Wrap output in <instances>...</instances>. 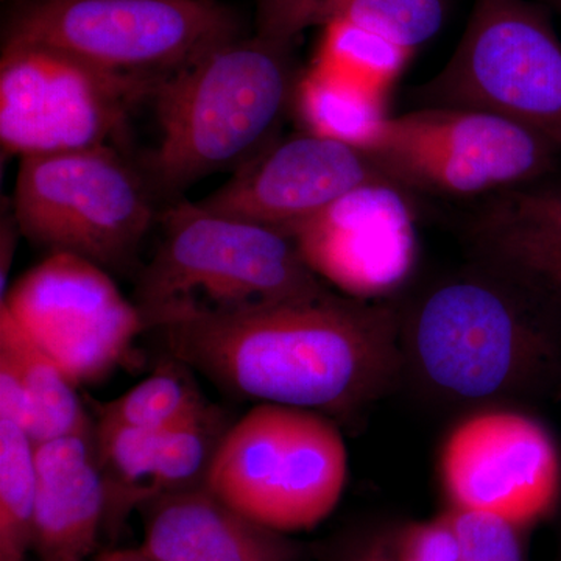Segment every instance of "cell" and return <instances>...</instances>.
I'll return each instance as SVG.
<instances>
[{
  "mask_svg": "<svg viewBox=\"0 0 561 561\" xmlns=\"http://www.w3.org/2000/svg\"><path fill=\"white\" fill-rule=\"evenodd\" d=\"M169 354L234 394L354 419L404 373L401 312L328 290L160 330Z\"/></svg>",
  "mask_w": 561,
  "mask_h": 561,
  "instance_id": "1",
  "label": "cell"
},
{
  "mask_svg": "<svg viewBox=\"0 0 561 561\" xmlns=\"http://www.w3.org/2000/svg\"><path fill=\"white\" fill-rule=\"evenodd\" d=\"M404 371L457 404L561 400V317L479 264L401 312Z\"/></svg>",
  "mask_w": 561,
  "mask_h": 561,
  "instance_id": "2",
  "label": "cell"
},
{
  "mask_svg": "<svg viewBox=\"0 0 561 561\" xmlns=\"http://www.w3.org/2000/svg\"><path fill=\"white\" fill-rule=\"evenodd\" d=\"M140 273L136 301L147 330L309 300L330 290L286 232L173 202Z\"/></svg>",
  "mask_w": 561,
  "mask_h": 561,
  "instance_id": "3",
  "label": "cell"
},
{
  "mask_svg": "<svg viewBox=\"0 0 561 561\" xmlns=\"http://www.w3.org/2000/svg\"><path fill=\"white\" fill-rule=\"evenodd\" d=\"M291 49L257 33L239 36L162 81L151 99L160 142L146 169L158 194L239 169L267 147L294 92Z\"/></svg>",
  "mask_w": 561,
  "mask_h": 561,
  "instance_id": "4",
  "label": "cell"
},
{
  "mask_svg": "<svg viewBox=\"0 0 561 561\" xmlns=\"http://www.w3.org/2000/svg\"><path fill=\"white\" fill-rule=\"evenodd\" d=\"M241 32L236 11L217 0H18L3 44L161 83Z\"/></svg>",
  "mask_w": 561,
  "mask_h": 561,
  "instance_id": "5",
  "label": "cell"
},
{
  "mask_svg": "<svg viewBox=\"0 0 561 561\" xmlns=\"http://www.w3.org/2000/svg\"><path fill=\"white\" fill-rule=\"evenodd\" d=\"M348 479V453L323 413L257 404L227 431L205 485L254 522L309 530L334 512Z\"/></svg>",
  "mask_w": 561,
  "mask_h": 561,
  "instance_id": "6",
  "label": "cell"
},
{
  "mask_svg": "<svg viewBox=\"0 0 561 561\" xmlns=\"http://www.w3.org/2000/svg\"><path fill=\"white\" fill-rule=\"evenodd\" d=\"M154 194L124 150L94 147L21 158L10 202L28 242L119 271L157 220Z\"/></svg>",
  "mask_w": 561,
  "mask_h": 561,
  "instance_id": "7",
  "label": "cell"
},
{
  "mask_svg": "<svg viewBox=\"0 0 561 561\" xmlns=\"http://www.w3.org/2000/svg\"><path fill=\"white\" fill-rule=\"evenodd\" d=\"M419 98L497 114L561 150V41L548 11L530 0H474L459 46Z\"/></svg>",
  "mask_w": 561,
  "mask_h": 561,
  "instance_id": "8",
  "label": "cell"
},
{
  "mask_svg": "<svg viewBox=\"0 0 561 561\" xmlns=\"http://www.w3.org/2000/svg\"><path fill=\"white\" fill-rule=\"evenodd\" d=\"M161 83L46 47L3 44L2 149L20 158L94 147L121 149L133 111L151 102Z\"/></svg>",
  "mask_w": 561,
  "mask_h": 561,
  "instance_id": "9",
  "label": "cell"
},
{
  "mask_svg": "<svg viewBox=\"0 0 561 561\" xmlns=\"http://www.w3.org/2000/svg\"><path fill=\"white\" fill-rule=\"evenodd\" d=\"M362 150L405 191L454 197L526 186L551 171L560 151L515 122L460 106L387 117Z\"/></svg>",
  "mask_w": 561,
  "mask_h": 561,
  "instance_id": "10",
  "label": "cell"
},
{
  "mask_svg": "<svg viewBox=\"0 0 561 561\" xmlns=\"http://www.w3.org/2000/svg\"><path fill=\"white\" fill-rule=\"evenodd\" d=\"M77 387L102 381L131 360L147 331L138 306L105 268L70 253H49L0 300Z\"/></svg>",
  "mask_w": 561,
  "mask_h": 561,
  "instance_id": "11",
  "label": "cell"
},
{
  "mask_svg": "<svg viewBox=\"0 0 561 561\" xmlns=\"http://www.w3.org/2000/svg\"><path fill=\"white\" fill-rule=\"evenodd\" d=\"M438 472L448 508L496 516L524 530L560 500L552 437L518 411L489 409L460 421L443 445Z\"/></svg>",
  "mask_w": 561,
  "mask_h": 561,
  "instance_id": "12",
  "label": "cell"
},
{
  "mask_svg": "<svg viewBox=\"0 0 561 561\" xmlns=\"http://www.w3.org/2000/svg\"><path fill=\"white\" fill-rule=\"evenodd\" d=\"M280 231L324 283L360 300H386L416 261L408 191L391 181L365 184Z\"/></svg>",
  "mask_w": 561,
  "mask_h": 561,
  "instance_id": "13",
  "label": "cell"
},
{
  "mask_svg": "<svg viewBox=\"0 0 561 561\" xmlns=\"http://www.w3.org/2000/svg\"><path fill=\"white\" fill-rule=\"evenodd\" d=\"M378 181L391 180L359 147L305 131L262 149L198 203L214 213L283 230Z\"/></svg>",
  "mask_w": 561,
  "mask_h": 561,
  "instance_id": "14",
  "label": "cell"
},
{
  "mask_svg": "<svg viewBox=\"0 0 561 561\" xmlns=\"http://www.w3.org/2000/svg\"><path fill=\"white\" fill-rule=\"evenodd\" d=\"M479 264L561 317V186L501 191L472 216Z\"/></svg>",
  "mask_w": 561,
  "mask_h": 561,
  "instance_id": "15",
  "label": "cell"
},
{
  "mask_svg": "<svg viewBox=\"0 0 561 561\" xmlns=\"http://www.w3.org/2000/svg\"><path fill=\"white\" fill-rule=\"evenodd\" d=\"M146 512L140 551L158 561H302L305 545L254 522L206 485L162 494Z\"/></svg>",
  "mask_w": 561,
  "mask_h": 561,
  "instance_id": "16",
  "label": "cell"
},
{
  "mask_svg": "<svg viewBox=\"0 0 561 561\" xmlns=\"http://www.w3.org/2000/svg\"><path fill=\"white\" fill-rule=\"evenodd\" d=\"M32 549L41 561H84L106 519V486L95 434L35 443Z\"/></svg>",
  "mask_w": 561,
  "mask_h": 561,
  "instance_id": "17",
  "label": "cell"
},
{
  "mask_svg": "<svg viewBox=\"0 0 561 561\" xmlns=\"http://www.w3.org/2000/svg\"><path fill=\"white\" fill-rule=\"evenodd\" d=\"M445 18L446 0H260L256 33L295 44L308 28L345 22L413 51L442 31Z\"/></svg>",
  "mask_w": 561,
  "mask_h": 561,
  "instance_id": "18",
  "label": "cell"
},
{
  "mask_svg": "<svg viewBox=\"0 0 561 561\" xmlns=\"http://www.w3.org/2000/svg\"><path fill=\"white\" fill-rule=\"evenodd\" d=\"M0 367L9 370L27 394L32 412L28 435L33 442L94 432L76 383L3 311H0Z\"/></svg>",
  "mask_w": 561,
  "mask_h": 561,
  "instance_id": "19",
  "label": "cell"
},
{
  "mask_svg": "<svg viewBox=\"0 0 561 561\" xmlns=\"http://www.w3.org/2000/svg\"><path fill=\"white\" fill-rule=\"evenodd\" d=\"M291 95L305 131L359 149L389 117L387 95L317 65L302 73Z\"/></svg>",
  "mask_w": 561,
  "mask_h": 561,
  "instance_id": "20",
  "label": "cell"
},
{
  "mask_svg": "<svg viewBox=\"0 0 561 561\" xmlns=\"http://www.w3.org/2000/svg\"><path fill=\"white\" fill-rule=\"evenodd\" d=\"M184 362L169 357L149 378L99 409L95 427H144L169 430L181 421L208 411L201 390Z\"/></svg>",
  "mask_w": 561,
  "mask_h": 561,
  "instance_id": "21",
  "label": "cell"
},
{
  "mask_svg": "<svg viewBox=\"0 0 561 561\" xmlns=\"http://www.w3.org/2000/svg\"><path fill=\"white\" fill-rule=\"evenodd\" d=\"M36 500L35 442L0 416V561H25Z\"/></svg>",
  "mask_w": 561,
  "mask_h": 561,
  "instance_id": "22",
  "label": "cell"
},
{
  "mask_svg": "<svg viewBox=\"0 0 561 561\" xmlns=\"http://www.w3.org/2000/svg\"><path fill=\"white\" fill-rule=\"evenodd\" d=\"M227 431L221 427L220 411L210 405L208 411L162 432L147 501L205 485Z\"/></svg>",
  "mask_w": 561,
  "mask_h": 561,
  "instance_id": "23",
  "label": "cell"
},
{
  "mask_svg": "<svg viewBox=\"0 0 561 561\" xmlns=\"http://www.w3.org/2000/svg\"><path fill=\"white\" fill-rule=\"evenodd\" d=\"M324 28L313 65L387 95L412 51L345 22Z\"/></svg>",
  "mask_w": 561,
  "mask_h": 561,
  "instance_id": "24",
  "label": "cell"
},
{
  "mask_svg": "<svg viewBox=\"0 0 561 561\" xmlns=\"http://www.w3.org/2000/svg\"><path fill=\"white\" fill-rule=\"evenodd\" d=\"M460 561H526L524 529L483 513L446 508Z\"/></svg>",
  "mask_w": 561,
  "mask_h": 561,
  "instance_id": "25",
  "label": "cell"
},
{
  "mask_svg": "<svg viewBox=\"0 0 561 561\" xmlns=\"http://www.w3.org/2000/svg\"><path fill=\"white\" fill-rule=\"evenodd\" d=\"M393 561H460L459 545L445 512L393 531Z\"/></svg>",
  "mask_w": 561,
  "mask_h": 561,
  "instance_id": "26",
  "label": "cell"
},
{
  "mask_svg": "<svg viewBox=\"0 0 561 561\" xmlns=\"http://www.w3.org/2000/svg\"><path fill=\"white\" fill-rule=\"evenodd\" d=\"M330 561H393V531H370L343 542Z\"/></svg>",
  "mask_w": 561,
  "mask_h": 561,
  "instance_id": "27",
  "label": "cell"
},
{
  "mask_svg": "<svg viewBox=\"0 0 561 561\" xmlns=\"http://www.w3.org/2000/svg\"><path fill=\"white\" fill-rule=\"evenodd\" d=\"M95 561H158L151 559L140 549H119V551H111L102 553Z\"/></svg>",
  "mask_w": 561,
  "mask_h": 561,
  "instance_id": "28",
  "label": "cell"
},
{
  "mask_svg": "<svg viewBox=\"0 0 561 561\" xmlns=\"http://www.w3.org/2000/svg\"><path fill=\"white\" fill-rule=\"evenodd\" d=\"M545 2L561 13V0H545Z\"/></svg>",
  "mask_w": 561,
  "mask_h": 561,
  "instance_id": "29",
  "label": "cell"
}]
</instances>
